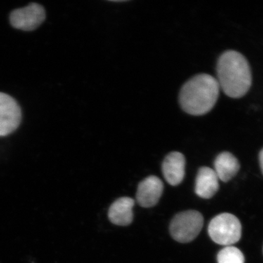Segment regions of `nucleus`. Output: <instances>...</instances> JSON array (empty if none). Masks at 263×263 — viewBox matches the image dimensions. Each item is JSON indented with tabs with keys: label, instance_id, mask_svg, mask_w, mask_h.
Here are the masks:
<instances>
[{
	"label": "nucleus",
	"instance_id": "obj_10",
	"mask_svg": "<svg viewBox=\"0 0 263 263\" xmlns=\"http://www.w3.org/2000/svg\"><path fill=\"white\" fill-rule=\"evenodd\" d=\"M134 205V200L130 197H124L118 199L109 209V219L116 226H129L133 220Z\"/></svg>",
	"mask_w": 263,
	"mask_h": 263
},
{
	"label": "nucleus",
	"instance_id": "obj_2",
	"mask_svg": "<svg viewBox=\"0 0 263 263\" xmlns=\"http://www.w3.org/2000/svg\"><path fill=\"white\" fill-rule=\"evenodd\" d=\"M217 80L209 74H200L186 83L179 95V103L186 113L201 116L214 108L219 94Z\"/></svg>",
	"mask_w": 263,
	"mask_h": 263
},
{
	"label": "nucleus",
	"instance_id": "obj_9",
	"mask_svg": "<svg viewBox=\"0 0 263 263\" xmlns=\"http://www.w3.org/2000/svg\"><path fill=\"white\" fill-rule=\"evenodd\" d=\"M219 178L214 170L208 167H202L197 173L195 181V193L203 199H209L214 196L219 190Z\"/></svg>",
	"mask_w": 263,
	"mask_h": 263
},
{
	"label": "nucleus",
	"instance_id": "obj_5",
	"mask_svg": "<svg viewBox=\"0 0 263 263\" xmlns=\"http://www.w3.org/2000/svg\"><path fill=\"white\" fill-rule=\"evenodd\" d=\"M46 19V10L41 5L30 3L27 6L11 12L10 22L15 29L33 31L39 27Z\"/></svg>",
	"mask_w": 263,
	"mask_h": 263
},
{
	"label": "nucleus",
	"instance_id": "obj_7",
	"mask_svg": "<svg viewBox=\"0 0 263 263\" xmlns=\"http://www.w3.org/2000/svg\"><path fill=\"white\" fill-rule=\"evenodd\" d=\"M163 188V183L158 177L148 176L138 185L137 201L143 208L155 206L162 196Z\"/></svg>",
	"mask_w": 263,
	"mask_h": 263
},
{
	"label": "nucleus",
	"instance_id": "obj_13",
	"mask_svg": "<svg viewBox=\"0 0 263 263\" xmlns=\"http://www.w3.org/2000/svg\"><path fill=\"white\" fill-rule=\"evenodd\" d=\"M259 164H260L261 170H262V172L263 174V148L262 150H261L260 153H259Z\"/></svg>",
	"mask_w": 263,
	"mask_h": 263
},
{
	"label": "nucleus",
	"instance_id": "obj_4",
	"mask_svg": "<svg viewBox=\"0 0 263 263\" xmlns=\"http://www.w3.org/2000/svg\"><path fill=\"white\" fill-rule=\"evenodd\" d=\"M203 226V216L197 211H186L176 214L172 219L170 231L179 243H189L197 238Z\"/></svg>",
	"mask_w": 263,
	"mask_h": 263
},
{
	"label": "nucleus",
	"instance_id": "obj_6",
	"mask_svg": "<svg viewBox=\"0 0 263 263\" xmlns=\"http://www.w3.org/2000/svg\"><path fill=\"white\" fill-rule=\"evenodd\" d=\"M22 110L10 95L0 92V137L11 134L22 122Z\"/></svg>",
	"mask_w": 263,
	"mask_h": 263
},
{
	"label": "nucleus",
	"instance_id": "obj_8",
	"mask_svg": "<svg viewBox=\"0 0 263 263\" xmlns=\"http://www.w3.org/2000/svg\"><path fill=\"white\" fill-rule=\"evenodd\" d=\"M186 160L182 154L174 152L166 156L162 164L164 179L172 186H177L182 182L185 176Z\"/></svg>",
	"mask_w": 263,
	"mask_h": 263
},
{
	"label": "nucleus",
	"instance_id": "obj_1",
	"mask_svg": "<svg viewBox=\"0 0 263 263\" xmlns=\"http://www.w3.org/2000/svg\"><path fill=\"white\" fill-rule=\"evenodd\" d=\"M217 82L224 94L239 98L248 92L252 85V73L247 60L235 51L221 55L217 62Z\"/></svg>",
	"mask_w": 263,
	"mask_h": 263
},
{
	"label": "nucleus",
	"instance_id": "obj_11",
	"mask_svg": "<svg viewBox=\"0 0 263 263\" xmlns=\"http://www.w3.org/2000/svg\"><path fill=\"white\" fill-rule=\"evenodd\" d=\"M214 171L219 180L227 182L237 174L240 169V164L230 152H222L216 157L214 162Z\"/></svg>",
	"mask_w": 263,
	"mask_h": 263
},
{
	"label": "nucleus",
	"instance_id": "obj_12",
	"mask_svg": "<svg viewBox=\"0 0 263 263\" xmlns=\"http://www.w3.org/2000/svg\"><path fill=\"white\" fill-rule=\"evenodd\" d=\"M217 260L218 263H245V256L239 249L230 246L219 252Z\"/></svg>",
	"mask_w": 263,
	"mask_h": 263
},
{
	"label": "nucleus",
	"instance_id": "obj_3",
	"mask_svg": "<svg viewBox=\"0 0 263 263\" xmlns=\"http://www.w3.org/2000/svg\"><path fill=\"white\" fill-rule=\"evenodd\" d=\"M209 234L215 243L230 247L235 245L241 237V224L236 216L224 213L211 221Z\"/></svg>",
	"mask_w": 263,
	"mask_h": 263
}]
</instances>
